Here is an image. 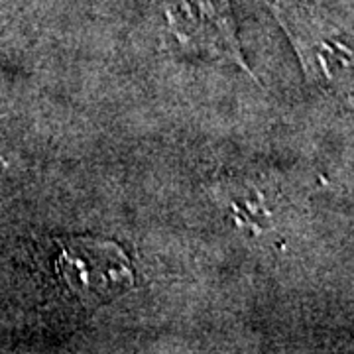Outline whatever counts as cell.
I'll return each instance as SVG.
<instances>
[{"label": "cell", "mask_w": 354, "mask_h": 354, "mask_svg": "<svg viewBox=\"0 0 354 354\" xmlns=\"http://www.w3.org/2000/svg\"><path fill=\"white\" fill-rule=\"evenodd\" d=\"M53 270L65 290L87 309L122 295L134 283V268L122 246L113 241L65 236L55 239Z\"/></svg>", "instance_id": "6da1fadb"}, {"label": "cell", "mask_w": 354, "mask_h": 354, "mask_svg": "<svg viewBox=\"0 0 354 354\" xmlns=\"http://www.w3.org/2000/svg\"><path fill=\"white\" fill-rule=\"evenodd\" d=\"M164 6L171 32L183 46L228 57L250 73L228 0H165Z\"/></svg>", "instance_id": "7a4b0ae2"}]
</instances>
